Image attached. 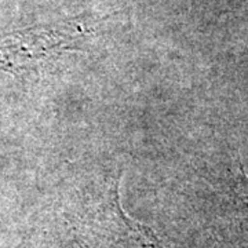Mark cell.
I'll return each instance as SVG.
<instances>
[{"label":"cell","mask_w":248,"mask_h":248,"mask_svg":"<svg viewBox=\"0 0 248 248\" xmlns=\"http://www.w3.org/2000/svg\"><path fill=\"white\" fill-rule=\"evenodd\" d=\"M76 40L69 28H32L0 36V69L25 78Z\"/></svg>","instance_id":"obj_1"},{"label":"cell","mask_w":248,"mask_h":248,"mask_svg":"<svg viewBox=\"0 0 248 248\" xmlns=\"http://www.w3.org/2000/svg\"><path fill=\"white\" fill-rule=\"evenodd\" d=\"M240 189H241V193L248 204V178L244 177V174H241V177H240Z\"/></svg>","instance_id":"obj_2"}]
</instances>
